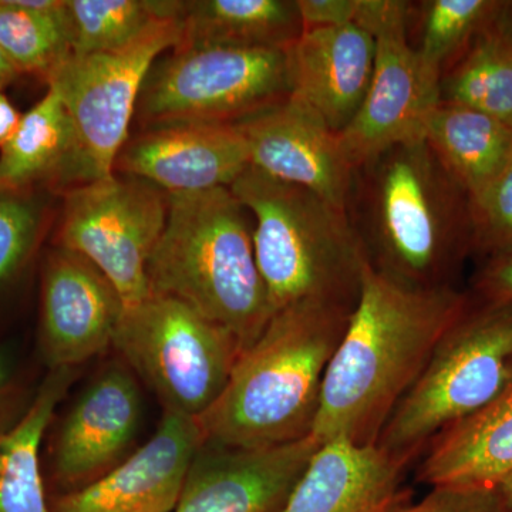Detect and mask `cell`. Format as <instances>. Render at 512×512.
I'll list each match as a JSON object with an SVG mask.
<instances>
[{"label":"cell","mask_w":512,"mask_h":512,"mask_svg":"<svg viewBox=\"0 0 512 512\" xmlns=\"http://www.w3.org/2000/svg\"><path fill=\"white\" fill-rule=\"evenodd\" d=\"M471 301L457 286L420 288L367 262L355 308L333 353L312 437L376 446L441 336Z\"/></svg>","instance_id":"6da1fadb"},{"label":"cell","mask_w":512,"mask_h":512,"mask_svg":"<svg viewBox=\"0 0 512 512\" xmlns=\"http://www.w3.org/2000/svg\"><path fill=\"white\" fill-rule=\"evenodd\" d=\"M346 212L369 264L404 284L456 286L473 255L470 197L424 138L359 165Z\"/></svg>","instance_id":"7a4b0ae2"},{"label":"cell","mask_w":512,"mask_h":512,"mask_svg":"<svg viewBox=\"0 0 512 512\" xmlns=\"http://www.w3.org/2000/svg\"><path fill=\"white\" fill-rule=\"evenodd\" d=\"M352 311L306 302L274 313L198 417L204 443L265 448L312 436L326 370Z\"/></svg>","instance_id":"3957f363"},{"label":"cell","mask_w":512,"mask_h":512,"mask_svg":"<svg viewBox=\"0 0 512 512\" xmlns=\"http://www.w3.org/2000/svg\"><path fill=\"white\" fill-rule=\"evenodd\" d=\"M150 291L180 299L237 338L274 316L254 247V222L231 188L167 194V220L147 266Z\"/></svg>","instance_id":"277c9868"},{"label":"cell","mask_w":512,"mask_h":512,"mask_svg":"<svg viewBox=\"0 0 512 512\" xmlns=\"http://www.w3.org/2000/svg\"><path fill=\"white\" fill-rule=\"evenodd\" d=\"M229 188L254 222L272 312L306 302L355 308L369 261L348 212L251 165Z\"/></svg>","instance_id":"5b68a950"},{"label":"cell","mask_w":512,"mask_h":512,"mask_svg":"<svg viewBox=\"0 0 512 512\" xmlns=\"http://www.w3.org/2000/svg\"><path fill=\"white\" fill-rule=\"evenodd\" d=\"M512 375V302L471 301L400 400L376 446L404 466L458 421L484 409Z\"/></svg>","instance_id":"8992f818"},{"label":"cell","mask_w":512,"mask_h":512,"mask_svg":"<svg viewBox=\"0 0 512 512\" xmlns=\"http://www.w3.org/2000/svg\"><path fill=\"white\" fill-rule=\"evenodd\" d=\"M181 29V18L157 20L128 45L97 55H70L46 77L74 133L72 160L60 184L70 190L114 174L148 73L158 57L178 46Z\"/></svg>","instance_id":"52a82bcc"},{"label":"cell","mask_w":512,"mask_h":512,"mask_svg":"<svg viewBox=\"0 0 512 512\" xmlns=\"http://www.w3.org/2000/svg\"><path fill=\"white\" fill-rule=\"evenodd\" d=\"M113 348L157 394L164 412L197 419L220 397L242 352L229 330L154 292L124 308Z\"/></svg>","instance_id":"ba28073f"},{"label":"cell","mask_w":512,"mask_h":512,"mask_svg":"<svg viewBox=\"0 0 512 512\" xmlns=\"http://www.w3.org/2000/svg\"><path fill=\"white\" fill-rule=\"evenodd\" d=\"M291 96L285 50L173 49L148 73L136 117L146 128L238 124Z\"/></svg>","instance_id":"9c48e42d"},{"label":"cell","mask_w":512,"mask_h":512,"mask_svg":"<svg viewBox=\"0 0 512 512\" xmlns=\"http://www.w3.org/2000/svg\"><path fill=\"white\" fill-rule=\"evenodd\" d=\"M165 220L167 192L114 173L67 190L57 247L89 259L130 308L151 293L147 266Z\"/></svg>","instance_id":"30bf717a"},{"label":"cell","mask_w":512,"mask_h":512,"mask_svg":"<svg viewBox=\"0 0 512 512\" xmlns=\"http://www.w3.org/2000/svg\"><path fill=\"white\" fill-rule=\"evenodd\" d=\"M412 2L357 0L355 25L375 39V66L365 100L339 136L355 170L387 148L423 138L440 101V82L410 43Z\"/></svg>","instance_id":"8fae6325"},{"label":"cell","mask_w":512,"mask_h":512,"mask_svg":"<svg viewBox=\"0 0 512 512\" xmlns=\"http://www.w3.org/2000/svg\"><path fill=\"white\" fill-rule=\"evenodd\" d=\"M140 421L136 376L126 363H110L57 426L49 447L53 495L83 490L119 467L133 454Z\"/></svg>","instance_id":"7c38bea8"},{"label":"cell","mask_w":512,"mask_h":512,"mask_svg":"<svg viewBox=\"0 0 512 512\" xmlns=\"http://www.w3.org/2000/svg\"><path fill=\"white\" fill-rule=\"evenodd\" d=\"M124 312L116 286L89 259L56 247L40 285L39 349L50 369H76L113 346Z\"/></svg>","instance_id":"4fadbf2b"},{"label":"cell","mask_w":512,"mask_h":512,"mask_svg":"<svg viewBox=\"0 0 512 512\" xmlns=\"http://www.w3.org/2000/svg\"><path fill=\"white\" fill-rule=\"evenodd\" d=\"M235 126L247 141L251 167L346 212L355 167L339 133L309 104L291 94Z\"/></svg>","instance_id":"5bb4252c"},{"label":"cell","mask_w":512,"mask_h":512,"mask_svg":"<svg viewBox=\"0 0 512 512\" xmlns=\"http://www.w3.org/2000/svg\"><path fill=\"white\" fill-rule=\"evenodd\" d=\"M320 443L265 448L202 444L173 512H281Z\"/></svg>","instance_id":"9a60e30c"},{"label":"cell","mask_w":512,"mask_h":512,"mask_svg":"<svg viewBox=\"0 0 512 512\" xmlns=\"http://www.w3.org/2000/svg\"><path fill=\"white\" fill-rule=\"evenodd\" d=\"M202 444L197 417L164 412L144 446L89 487L52 495L50 508L53 512H173Z\"/></svg>","instance_id":"2e32d148"},{"label":"cell","mask_w":512,"mask_h":512,"mask_svg":"<svg viewBox=\"0 0 512 512\" xmlns=\"http://www.w3.org/2000/svg\"><path fill=\"white\" fill-rule=\"evenodd\" d=\"M249 165L247 141L234 124H177L130 136L114 173L185 194L229 188Z\"/></svg>","instance_id":"e0dca14e"},{"label":"cell","mask_w":512,"mask_h":512,"mask_svg":"<svg viewBox=\"0 0 512 512\" xmlns=\"http://www.w3.org/2000/svg\"><path fill=\"white\" fill-rule=\"evenodd\" d=\"M285 52L292 96L309 104L336 133L345 130L372 80L373 36L357 25L303 30Z\"/></svg>","instance_id":"ac0fdd59"},{"label":"cell","mask_w":512,"mask_h":512,"mask_svg":"<svg viewBox=\"0 0 512 512\" xmlns=\"http://www.w3.org/2000/svg\"><path fill=\"white\" fill-rule=\"evenodd\" d=\"M406 467L377 446L320 443L281 512H397Z\"/></svg>","instance_id":"d6986e66"},{"label":"cell","mask_w":512,"mask_h":512,"mask_svg":"<svg viewBox=\"0 0 512 512\" xmlns=\"http://www.w3.org/2000/svg\"><path fill=\"white\" fill-rule=\"evenodd\" d=\"M511 470L512 375L484 409L431 441L417 474L433 487L493 488Z\"/></svg>","instance_id":"ffe728a7"},{"label":"cell","mask_w":512,"mask_h":512,"mask_svg":"<svg viewBox=\"0 0 512 512\" xmlns=\"http://www.w3.org/2000/svg\"><path fill=\"white\" fill-rule=\"evenodd\" d=\"M175 49L286 50L302 35L296 0H185Z\"/></svg>","instance_id":"44dd1931"},{"label":"cell","mask_w":512,"mask_h":512,"mask_svg":"<svg viewBox=\"0 0 512 512\" xmlns=\"http://www.w3.org/2000/svg\"><path fill=\"white\" fill-rule=\"evenodd\" d=\"M423 138L470 198L493 183L512 157V127L460 104L439 101L424 123Z\"/></svg>","instance_id":"7402d4cb"},{"label":"cell","mask_w":512,"mask_h":512,"mask_svg":"<svg viewBox=\"0 0 512 512\" xmlns=\"http://www.w3.org/2000/svg\"><path fill=\"white\" fill-rule=\"evenodd\" d=\"M76 369H50L19 423L0 437V512H53L40 450Z\"/></svg>","instance_id":"603a6c76"},{"label":"cell","mask_w":512,"mask_h":512,"mask_svg":"<svg viewBox=\"0 0 512 512\" xmlns=\"http://www.w3.org/2000/svg\"><path fill=\"white\" fill-rule=\"evenodd\" d=\"M73 148L72 120L59 93L49 87L0 147V190H28L47 178L60 184Z\"/></svg>","instance_id":"cb8c5ba5"},{"label":"cell","mask_w":512,"mask_h":512,"mask_svg":"<svg viewBox=\"0 0 512 512\" xmlns=\"http://www.w3.org/2000/svg\"><path fill=\"white\" fill-rule=\"evenodd\" d=\"M184 0H63L72 56L111 52L133 42L154 22L181 18Z\"/></svg>","instance_id":"d4e9b609"},{"label":"cell","mask_w":512,"mask_h":512,"mask_svg":"<svg viewBox=\"0 0 512 512\" xmlns=\"http://www.w3.org/2000/svg\"><path fill=\"white\" fill-rule=\"evenodd\" d=\"M504 0H424L412 3V43L421 66L433 79L441 76L493 28Z\"/></svg>","instance_id":"484cf974"},{"label":"cell","mask_w":512,"mask_h":512,"mask_svg":"<svg viewBox=\"0 0 512 512\" xmlns=\"http://www.w3.org/2000/svg\"><path fill=\"white\" fill-rule=\"evenodd\" d=\"M440 101L481 111L512 127V49L493 28L441 76Z\"/></svg>","instance_id":"4316f807"},{"label":"cell","mask_w":512,"mask_h":512,"mask_svg":"<svg viewBox=\"0 0 512 512\" xmlns=\"http://www.w3.org/2000/svg\"><path fill=\"white\" fill-rule=\"evenodd\" d=\"M63 0H0V49L20 74L49 76L72 55Z\"/></svg>","instance_id":"83f0119b"},{"label":"cell","mask_w":512,"mask_h":512,"mask_svg":"<svg viewBox=\"0 0 512 512\" xmlns=\"http://www.w3.org/2000/svg\"><path fill=\"white\" fill-rule=\"evenodd\" d=\"M43 205L28 190H0V292L18 279L35 254Z\"/></svg>","instance_id":"f1b7e54d"},{"label":"cell","mask_w":512,"mask_h":512,"mask_svg":"<svg viewBox=\"0 0 512 512\" xmlns=\"http://www.w3.org/2000/svg\"><path fill=\"white\" fill-rule=\"evenodd\" d=\"M473 255L512 254V157L493 183L470 198Z\"/></svg>","instance_id":"f546056e"},{"label":"cell","mask_w":512,"mask_h":512,"mask_svg":"<svg viewBox=\"0 0 512 512\" xmlns=\"http://www.w3.org/2000/svg\"><path fill=\"white\" fill-rule=\"evenodd\" d=\"M397 512H498L494 488L439 485L421 503Z\"/></svg>","instance_id":"4dcf8cb0"},{"label":"cell","mask_w":512,"mask_h":512,"mask_svg":"<svg viewBox=\"0 0 512 512\" xmlns=\"http://www.w3.org/2000/svg\"><path fill=\"white\" fill-rule=\"evenodd\" d=\"M35 393L23 383L12 350L0 348V437L19 423Z\"/></svg>","instance_id":"1f68e13d"},{"label":"cell","mask_w":512,"mask_h":512,"mask_svg":"<svg viewBox=\"0 0 512 512\" xmlns=\"http://www.w3.org/2000/svg\"><path fill=\"white\" fill-rule=\"evenodd\" d=\"M302 29L355 25L357 0H296Z\"/></svg>","instance_id":"d6a6232c"},{"label":"cell","mask_w":512,"mask_h":512,"mask_svg":"<svg viewBox=\"0 0 512 512\" xmlns=\"http://www.w3.org/2000/svg\"><path fill=\"white\" fill-rule=\"evenodd\" d=\"M471 293L485 301L512 302V254L483 259Z\"/></svg>","instance_id":"836d02e7"},{"label":"cell","mask_w":512,"mask_h":512,"mask_svg":"<svg viewBox=\"0 0 512 512\" xmlns=\"http://www.w3.org/2000/svg\"><path fill=\"white\" fill-rule=\"evenodd\" d=\"M20 119H22V114L10 103L8 96L2 92V87H0V147L15 133Z\"/></svg>","instance_id":"e575fe53"},{"label":"cell","mask_w":512,"mask_h":512,"mask_svg":"<svg viewBox=\"0 0 512 512\" xmlns=\"http://www.w3.org/2000/svg\"><path fill=\"white\" fill-rule=\"evenodd\" d=\"M493 30L495 35L512 49V0H504L497 19H495Z\"/></svg>","instance_id":"d590c367"},{"label":"cell","mask_w":512,"mask_h":512,"mask_svg":"<svg viewBox=\"0 0 512 512\" xmlns=\"http://www.w3.org/2000/svg\"><path fill=\"white\" fill-rule=\"evenodd\" d=\"M498 512H512V470L494 485Z\"/></svg>","instance_id":"8d00e7d4"},{"label":"cell","mask_w":512,"mask_h":512,"mask_svg":"<svg viewBox=\"0 0 512 512\" xmlns=\"http://www.w3.org/2000/svg\"><path fill=\"white\" fill-rule=\"evenodd\" d=\"M18 74L20 73L16 70V67L13 66L8 56L0 49V86H2L3 83H8L10 80L15 79Z\"/></svg>","instance_id":"74e56055"}]
</instances>
